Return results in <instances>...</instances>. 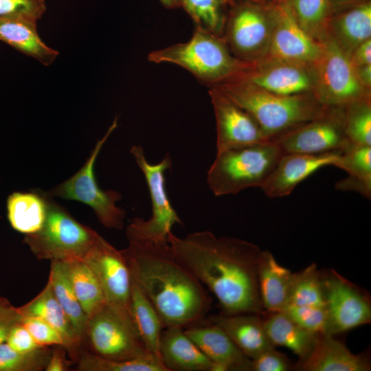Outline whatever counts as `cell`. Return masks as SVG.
Here are the masks:
<instances>
[{
    "mask_svg": "<svg viewBox=\"0 0 371 371\" xmlns=\"http://www.w3.org/2000/svg\"><path fill=\"white\" fill-rule=\"evenodd\" d=\"M209 95L216 118V153L271 140L256 120L218 88Z\"/></svg>",
    "mask_w": 371,
    "mask_h": 371,
    "instance_id": "2e32d148",
    "label": "cell"
},
{
    "mask_svg": "<svg viewBox=\"0 0 371 371\" xmlns=\"http://www.w3.org/2000/svg\"><path fill=\"white\" fill-rule=\"evenodd\" d=\"M214 87L247 111L271 140L319 117L326 108L313 94L278 95L241 79Z\"/></svg>",
    "mask_w": 371,
    "mask_h": 371,
    "instance_id": "277c9868",
    "label": "cell"
},
{
    "mask_svg": "<svg viewBox=\"0 0 371 371\" xmlns=\"http://www.w3.org/2000/svg\"><path fill=\"white\" fill-rule=\"evenodd\" d=\"M131 304L133 322L139 339L147 351L163 365L159 341L164 324L150 301L132 276Z\"/></svg>",
    "mask_w": 371,
    "mask_h": 371,
    "instance_id": "4316f807",
    "label": "cell"
},
{
    "mask_svg": "<svg viewBox=\"0 0 371 371\" xmlns=\"http://www.w3.org/2000/svg\"><path fill=\"white\" fill-rule=\"evenodd\" d=\"M291 364L283 353L270 348L251 359L250 371H288Z\"/></svg>",
    "mask_w": 371,
    "mask_h": 371,
    "instance_id": "b9f144b4",
    "label": "cell"
},
{
    "mask_svg": "<svg viewBox=\"0 0 371 371\" xmlns=\"http://www.w3.org/2000/svg\"><path fill=\"white\" fill-rule=\"evenodd\" d=\"M240 79L282 95L307 93L313 87V75L306 66L289 63L268 62L265 66L254 64Z\"/></svg>",
    "mask_w": 371,
    "mask_h": 371,
    "instance_id": "ac0fdd59",
    "label": "cell"
},
{
    "mask_svg": "<svg viewBox=\"0 0 371 371\" xmlns=\"http://www.w3.org/2000/svg\"><path fill=\"white\" fill-rule=\"evenodd\" d=\"M281 311L306 330L315 333H326L327 314L325 307L289 304Z\"/></svg>",
    "mask_w": 371,
    "mask_h": 371,
    "instance_id": "f35d334b",
    "label": "cell"
},
{
    "mask_svg": "<svg viewBox=\"0 0 371 371\" xmlns=\"http://www.w3.org/2000/svg\"><path fill=\"white\" fill-rule=\"evenodd\" d=\"M130 152L145 177L151 200V216L134 218L126 229L128 241L168 242L174 225L182 221L172 207L166 188V171L171 168L169 153L155 164L148 161L142 146H133Z\"/></svg>",
    "mask_w": 371,
    "mask_h": 371,
    "instance_id": "52a82bcc",
    "label": "cell"
},
{
    "mask_svg": "<svg viewBox=\"0 0 371 371\" xmlns=\"http://www.w3.org/2000/svg\"><path fill=\"white\" fill-rule=\"evenodd\" d=\"M6 343L13 350L19 352H29L40 348L21 322L12 327Z\"/></svg>",
    "mask_w": 371,
    "mask_h": 371,
    "instance_id": "7bdbcfd3",
    "label": "cell"
},
{
    "mask_svg": "<svg viewBox=\"0 0 371 371\" xmlns=\"http://www.w3.org/2000/svg\"><path fill=\"white\" fill-rule=\"evenodd\" d=\"M296 370L302 371H369L368 358L352 353L335 335L318 333L308 357L300 361Z\"/></svg>",
    "mask_w": 371,
    "mask_h": 371,
    "instance_id": "44dd1931",
    "label": "cell"
},
{
    "mask_svg": "<svg viewBox=\"0 0 371 371\" xmlns=\"http://www.w3.org/2000/svg\"><path fill=\"white\" fill-rule=\"evenodd\" d=\"M147 58L182 67L209 87L240 79L254 65L236 58L223 36L197 26L188 41L153 50Z\"/></svg>",
    "mask_w": 371,
    "mask_h": 371,
    "instance_id": "3957f363",
    "label": "cell"
},
{
    "mask_svg": "<svg viewBox=\"0 0 371 371\" xmlns=\"http://www.w3.org/2000/svg\"><path fill=\"white\" fill-rule=\"evenodd\" d=\"M23 316L40 318L52 326L62 337L69 357L77 361L82 341L55 297L48 280L43 290L32 300L18 308Z\"/></svg>",
    "mask_w": 371,
    "mask_h": 371,
    "instance_id": "603a6c76",
    "label": "cell"
},
{
    "mask_svg": "<svg viewBox=\"0 0 371 371\" xmlns=\"http://www.w3.org/2000/svg\"><path fill=\"white\" fill-rule=\"evenodd\" d=\"M117 126L115 118L105 135L95 144L89 157L74 175L45 193L51 197L74 200L89 206L99 222L109 229H122L124 225L126 211L116 205L122 199L115 190L101 189L94 174L97 157L104 143Z\"/></svg>",
    "mask_w": 371,
    "mask_h": 371,
    "instance_id": "ba28073f",
    "label": "cell"
},
{
    "mask_svg": "<svg viewBox=\"0 0 371 371\" xmlns=\"http://www.w3.org/2000/svg\"><path fill=\"white\" fill-rule=\"evenodd\" d=\"M48 280L58 303L61 306L79 338H86L88 317L83 311L72 288L66 264L52 261Z\"/></svg>",
    "mask_w": 371,
    "mask_h": 371,
    "instance_id": "f546056e",
    "label": "cell"
},
{
    "mask_svg": "<svg viewBox=\"0 0 371 371\" xmlns=\"http://www.w3.org/2000/svg\"><path fill=\"white\" fill-rule=\"evenodd\" d=\"M184 331L220 371H250L251 359L217 326L208 322Z\"/></svg>",
    "mask_w": 371,
    "mask_h": 371,
    "instance_id": "d6986e66",
    "label": "cell"
},
{
    "mask_svg": "<svg viewBox=\"0 0 371 371\" xmlns=\"http://www.w3.org/2000/svg\"><path fill=\"white\" fill-rule=\"evenodd\" d=\"M45 10V0H0V17L23 16L38 21Z\"/></svg>",
    "mask_w": 371,
    "mask_h": 371,
    "instance_id": "ab89813d",
    "label": "cell"
},
{
    "mask_svg": "<svg viewBox=\"0 0 371 371\" xmlns=\"http://www.w3.org/2000/svg\"><path fill=\"white\" fill-rule=\"evenodd\" d=\"M162 5L169 10L180 8L178 0H159Z\"/></svg>",
    "mask_w": 371,
    "mask_h": 371,
    "instance_id": "c3c4849f",
    "label": "cell"
},
{
    "mask_svg": "<svg viewBox=\"0 0 371 371\" xmlns=\"http://www.w3.org/2000/svg\"><path fill=\"white\" fill-rule=\"evenodd\" d=\"M82 260L98 278L106 305L135 330L131 315V275L122 250L100 236Z\"/></svg>",
    "mask_w": 371,
    "mask_h": 371,
    "instance_id": "30bf717a",
    "label": "cell"
},
{
    "mask_svg": "<svg viewBox=\"0 0 371 371\" xmlns=\"http://www.w3.org/2000/svg\"><path fill=\"white\" fill-rule=\"evenodd\" d=\"M227 6L223 38L238 59L254 64L263 47H268L271 20L254 0H232Z\"/></svg>",
    "mask_w": 371,
    "mask_h": 371,
    "instance_id": "7c38bea8",
    "label": "cell"
},
{
    "mask_svg": "<svg viewBox=\"0 0 371 371\" xmlns=\"http://www.w3.org/2000/svg\"><path fill=\"white\" fill-rule=\"evenodd\" d=\"M21 324L40 347L49 346L64 347L65 344L60 335L44 320L34 317H23Z\"/></svg>",
    "mask_w": 371,
    "mask_h": 371,
    "instance_id": "60d3db41",
    "label": "cell"
},
{
    "mask_svg": "<svg viewBox=\"0 0 371 371\" xmlns=\"http://www.w3.org/2000/svg\"><path fill=\"white\" fill-rule=\"evenodd\" d=\"M325 308L326 333L335 335L370 323V297L335 270L322 271Z\"/></svg>",
    "mask_w": 371,
    "mask_h": 371,
    "instance_id": "5bb4252c",
    "label": "cell"
},
{
    "mask_svg": "<svg viewBox=\"0 0 371 371\" xmlns=\"http://www.w3.org/2000/svg\"><path fill=\"white\" fill-rule=\"evenodd\" d=\"M86 338L92 353L107 359L125 361L152 355L135 328L107 305L88 318Z\"/></svg>",
    "mask_w": 371,
    "mask_h": 371,
    "instance_id": "9a60e30c",
    "label": "cell"
},
{
    "mask_svg": "<svg viewBox=\"0 0 371 371\" xmlns=\"http://www.w3.org/2000/svg\"><path fill=\"white\" fill-rule=\"evenodd\" d=\"M131 276L157 311L164 328L201 324L211 298L177 257L168 242L128 241L122 250Z\"/></svg>",
    "mask_w": 371,
    "mask_h": 371,
    "instance_id": "7a4b0ae2",
    "label": "cell"
},
{
    "mask_svg": "<svg viewBox=\"0 0 371 371\" xmlns=\"http://www.w3.org/2000/svg\"><path fill=\"white\" fill-rule=\"evenodd\" d=\"M23 316L18 308L13 306L0 313V344L6 341L12 327L21 322Z\"/></svg>",
    "mask_w": 371,
    "mask_h": 371,
    "instance_id": "ee69618b",
    "label": "cell"
},
{
    "mask_svg": "<svg viewBox=\"0 0 371 371\" xmlns=\"http://www.w3.org/2000/svg\"><path fill=\"white\" fill-rule=\"evenodd\" d=\"M289 304L325 307L322 271L315 263L294 273Z\"/></svg>",
    "mask_w": 371,
    "mask_h": 371,
    "instance_id": "d6a6232c",
    "label": "cell"
},
{
    "mask_svg": "<svg viewBox=\"0 0 371 371\" xmlns=\"http://www.w3.org/2000/svg\"><path fill=\"white\" fill-rule=\"evenodd\" d=\"M340 153L341 151L318 155L283 153L260 188L269 198L288 196L299 183L319 169L335 166Z\"/></svg>",
    "mask_w": 371,
    "mask_h": 371,
    "instance_id": "e0dca14e",
    "label": "cell"
},
{
    "mask_svg": "<svg viewBox=\"0 0 371 371\" xmlns=\"http://www.w3.org/2000/svg\"><path fill=\"white\" fill-rule=\"evenodd\" d=\"M294 273L280 265L268 250L260 252L258 279L261 304L267 313L281 311L289 302Z\"/></svg>",
    "mask_w": 371,
    "mask_h": 371,
    "instance_id": "cb8c5ba5",
    "label": "cell"
},
{
    "mask_svg": "<svg viewBox=\"0 0 371 371\" xmlns=\"http://www.w3.org/2000/svg\"><path fill=\"white\" fill-rule=\"evenodd\" d=\"M337 43L347 52L371 36V5L359 4L342 13L335 24ZM349 54V53H348Z\"/></svg>",
    "mask_w": 371,
    "mask_h": 371,
    "instance_id": "1f68e13d",
    "label": "cell"
},
{
    "mask_svg": "<svg viewBox=\"0 0 371 371\" xmlns=\"http://www.w3.org/2000/svg\"><path fill=\"white\" fill-rule=\"evenodd\" d=\"M45 194L47 210L45 222L37 232L25 235L23 242L38 260L66 262L82 259L100 235L79 223Z\"/></svg>",
    "mask_w": 371,
    "mask_h": 371,
    "instance_id": "8992f818",
    "label": "cell"
},
{
    "mask_svg": "<svg viewBox=\"0 0 371 371\" xmlns=\"http://www.w3.org/2000/svg\"><path fill=\"white\" fill-rule=\"evenodd\" d=\"M331 0H287L299 25L315 39L322 41Z\"/></svg>",
    "mask_w": 371,
    "mask_h": 371,
    "instance_id": "e575fe53",
    "label": "cell"
},
{
    "mask_svg": "<svg viewBox=\"0 0 371 371\" xmlns=\"http://www.w3.org/2000/svg\"><path fill=\"white\" fill-rule=\"evenodd\" d=\"M168 242L177 257L214 295L223 313L265 312L258 286V246L208 230L184 238L171 232Z\"/></svg>",
    "mask_w": 371,
    "mask_h": 371,
    "instance_id": "6da1fadb",
    "label": "cell"
},
{
    "mask_svg": "<svg viewBox=\"0 0 371 371\" xmlns=\"http://www.w3.org/2000/svg\"><path fill=\"white\" fill-rule=\"evenodd\" d=\"M48 347L19 352L7 343L0 344V371H41L45 370L52 354Z\"/></svg>",
    "mask_w": 371,
    "mask_h": 371,
    "instance_id": "74e56055",
    "label": "cell"
},
{
    "mask_svg": "<svg viewBox=\"0 0 371 371\" xmlns=\"http://www.w3.org/2000/svg\"><path fill=\"white\" fill-rule=\"evenodd\" d=\"M47 210L45 192H14L8 198V218L11 226L21 233L33 234L43 226Z\"/></svg>",
    "mask_w": 371,
    "mask_h": 371,
    "instance_id": "83f0119b",
    "label": "cell"
},
{
    "mask_svg": "<svg viewBox=\"0 0 371 371\" xmlns=\"http://www.w3.org/2000/svg\"><path fill=\"white\" fill-rule=\"evenodd\" d=\"M273 140L283 153L311 155L340 152L352 144L345 131L344 106H326L319 117Z\"/></svg>",
    "mask_w": 371,
    "mask_h": 371,
    "instance_id": "8fae6325",
    "label": "cell"
},
{
    "mask_svg": "<svg viewBox=\"0 0 371 371\" xmlns=\"http://www.w3.org/2000/svg\"><path fill=\"white\" fill-rule=\"evenodd\" d=\"M262 319L268 337L275 347L289 348L298 357V362L308 357L317 333L301 327L282 311L268 313Z\"/></svg>",
    "mask_w": 371,
    "mask_h": 371,
    "instance_id": "484cf974",
    "label": "cell"
},
{
    "mask_svg": "<svg viewBox=\"0 0 371 371\" xmlns=\"http://www.w3.org/2000/svg\"><path fill=\"white\" fill-rule=\"evenodd\" d=\"M269 13L271 32L267 47V62L289 63L306 67L314 65L322 56L323 43L299 25L287 1L277 3Z\"/></svg>",
    "mask_w": 371,
    "mask_h": 371,
    "instance_id": "4fadbf2b",
    "label": "cell"
},
{
    "mask_svg": "<svg viewBox=\"0 0 371 371\" xmlns=\"http://www.w3.org/2000/svg\"><path fill=\"white\" fill-rule=\"evenodd\" d=\"M355 69L361 85L368 89L371 85V65L357 67Z\"/></svg>",
    "mask_w": 371,
    "mask_h": 371,
    "instance_id": "7dc6e473",
    "label": "cell"
},
{
    "mask_svg": "<svg viewBox=\"0 0 371 371\" xmlns=\"http://www.w3.org/2000/svg\"><path fill=\"white\" fill-rule=\"evenodd\" d=\"M208 322L222 329L249 359L274 348L260 314L238 313L212 315Z\"/></svg>",
    "mask_w": 371,
    "mask_h": 371,
    "instance_id": "7402d4cb",
    "label": "cell"
},
{
    "mask_svg": "<svg viewBox=\"0 0 371 371\" xmlns=\"http://www.w3.org/2000/svg\"><path fill=\"white\" fill-rule=\"evenodd\" d=\"M323 43V52L313 65V95L326 106H345L370 99L361 85L350 54L333 38Z\"/></svg>",
    "mask_w": 371,
    "mask_h": 371,
    "instance_id": "9c48e42d",
    "label": "cell"
},
{
    "mask_svg": "<svg viewBox=\"0 0 371 371\" xmlns=\"http://www.w3.org/2000/svg\"><path fill=\"white\" fill-rule=\"evenodd\" d=\"M352 0H333L337 3L342 4L351 1Z\"/></svg>",
    "mask_w": 371,
    "mask_h": 371,
    "instance_id": "f907efd6",
    "label": "cell"
},
{
    "mask_svg": "<svg viewBox=\"0 0 371 371\" xmlns=\"http://www.w3.org/2000/svg\"><path fill=\"white\" fill-rule=\"evenodd\" d=\"M75 370L78 371H167L153 355L137 359L115 361L92 352L80 354Z\"/></svg>",
    "mask_w": 371,
    "mask_h": 371,
    "instance_id": "836d02e7",
    "label": "cell"
},
{
    "mask_svg": "<svg viewBox=\"0 0 371 371\" xmlns=\"http://www.w3.org/2000/svg\"><path fill=\"white\" fill-rule=\"evenodd\" d=\"M335 166L348 175L345 179L337 182V189L355 191L370 199L371 146L350 144L341 151Z\"/></svg>",
    "mask_w": 371,
    "mask_h": 371,
    "instance_id": "f1b7e54d",
    "label": "cell"
},
{
    "mask_svg": "<svg viewBox=\"0 0 371 371\" xmlns=\"http://www.w3.org/2000/svg\"><path fill=\"white\" fill-rule=\"evenodd\" d=\"M345 131L349 142L371 146V106L370 99L358 100L344 106Z\"/></svg>",
    "mask_w": 371,
    "mask_h": 371,
    "instance_id": "8d00e7d4",
    "label": "cell"
},
{
    "mask_svg": "<svg viewBox=\"0 0 371 371\" xmlns=\"http://www.w3.org/2000/svg\"><path fill=\"white\" fill-rule=\"evenodd\" d=\"M65 350L63 346H56L52 351L45 370L66 371L69 370V361L65 357Z\"/></svg>",
    "mask_w": 371,
    "mask_h": 371,
    "instance_id": "f6af8a7d",
    "label": "cell"
},
{
    "mask_svg": "<svg viewBox=\"0 0 371 371\" xmlns=\"http://www.w3.org/2000/svg\"><path fill=\"white\" fill-rule=\"evenodd\" d=\"M65 262L74 291L89 318L106 305L101 285L94 272L82 259Z\"/></svg>",
    "mask_w": 371,
    "mask_h": 371,
    "instance_id": "4dcf8cb0",
    "label": "cell"
},
{
    "mask_svg": "<svg viewBox=\"0 0 371 371\" xmlns=\"http://www.w3.org/2000/svg\"><path fill=\"white\" fill-rule=\"evenodd\" d=\"M224 1H225V2L226 5H227V4H228L230 1H232V0H224Z\"/></svg>",
    "mask_w": 371,
    "mask_h": 371,
    "instance_id": "816d5d0a",
    "label": "cell"
},
{
    "mask_svg": "<svg viewBox=\"0 0 371 371\" xmlns=\"http://www.w3.org/2000/svg\"><path fill=\"white\" fill-rule=\"evenodd\" d=\"M11 306H12L10 304L8 300L0 297V312H2Z\"/></svg>",
    "mask_w": 371,
    "mask_h": 371,
    "instance_id": "681fc988",
    "label": "cell"
},
{
    "mask_svg": "<svg viewBox=\"0 0 371 371\" xmlns=\"http://www.w3.org/2000/svg\"><path fill=\"white\" fill-rule=\"evenodd\" d=\"M159 354L167 371H220L180 326L162 330Z\"/></svg>",
    "mask_w": 371,
    "mask_h": 371,
    "instance_id": "ffe728a7",
    "label": "cell"
},
{
    "mask_svg": "<svg viewBox=\"0 0 371 371\" xmlns=\"http://www.w3.org/2000/svg\"><path fill=\"white\" fill-rule=\"evenodd\" d=\"M355 67L371 65V40L368 39L359 45L350 55Z\"/></svg>",
    "mask_w": 371,
    "mask_h": 371,
    "instance_id": "bcb514c9",
    "label": "cell"
},
{
    "mask_svg": "<svg viewBox=\"0 0 371 371\" xmlns=\"http://www.w3.org/2000/svg\"><path fill=\"white\" fill-rule=\"evenodd\" d=\"M0 40L44 65L54 63L58 52L39 36L37 21L23 16L0 17Z\"/></svg>",
    "mask_w": 371,
    "mask_h": 371,
    "instance_id": "d4e9b609",
    "label": "cell"
},
{
    "mask_svg": "<svg viewBox=\"0 0 371 371\" xmlns=\"http://www.w3.org/2000/svg\"><path fill=\"white\" fill-rule=\"evenodd\" d=\"M282 154L273 140L216 153L207 172L208 187L217 196L261 188Z\"/></svg>",
    "mask_w": 371,
    "mask_h": 371,
    "instance_id": "5b68a950",
    "label": "cell"
},
{
    "mask_svg": "<svg viewBox=\"0 0 371 371\" xmlns=\"http://www.w3.org/2000/svg\"><path fill=\"white\" fill-rule=\"evenodd\" d=\"M179 7L190 16L194 26L222 36L225 22L224 0H178Z\"/></svg>",
    "mask_w": 371,
    "mask_h": 371,
    "instance_id": "d590c367",
    "label": "cell"
}]
</instances>
